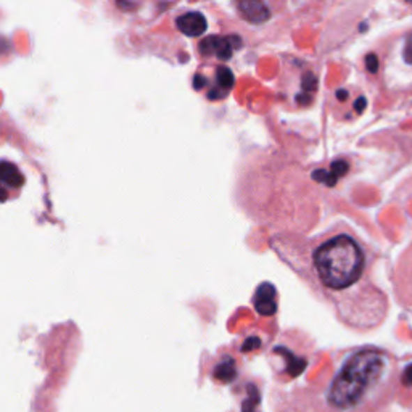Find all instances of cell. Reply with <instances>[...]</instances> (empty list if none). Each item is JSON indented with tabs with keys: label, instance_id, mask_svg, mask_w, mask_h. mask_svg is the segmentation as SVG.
I'll use <instances>...</instances> for the list:
<instances>
[{
	"label": "cell",
	"instance_id": "6da1fadb",
	"mask_svg": "<svg viewBox=\"0 0 412 412\" xmlns=\"http://www.w3.org/2000/svg\"><path fill=\"white\" fill-rule=\"evenodd\" d=\"M282 259L337 311L343 324L370 330L383 322L388 300L370 280L366 243L343 224L298 245L274 242Z\"/></svg>",
	"mask_w": 412,
	"mask_h": 412
},
{
	"label": "cell",
	"instance_id": "7a4b0ae2",
	"mask_svg": "<svg viewBox=\"0 0 412 412\" xmlns=\"http://www.w3.org/2000/svg\"><path fill=\"white\" fill-rule=\"evenodd\" d=\"M395 359L379 348L354 349L312 399L314 412H374L395 380Z\"/></svg>",
	"mask_w": 412,
	"mask_h": 412
},
{
	"label": "cell",
	"instance_id": "3957f363",
	"mask_svg": "<svg viewBox=\"0 0 412 412\" xmlns=\"http://www.w3.org/2000/svg\"><path fill=\"white\" fill-rule=\"evenodd\" d=\"M273 358L277 359V364H274L275 375H280L285 382L300 377L307 367L306 356H301V354L284 345H279L273 349Z\"/></svg>",
	"mask_w": 412,
	"mask_h": 412
},
{
	"label": "cell",
	"instance_id": "277c9868",
	"mask_svg": "<svg viewBox=\"0 0 412 412\" xmlns=\"http://www.w3.org/2000/svg\"><path fill=\"white\" fill-rule=\"evenodd\" d=\"M238 38H222V36H210L198 44V52L206 59H216L219 61H226L232 59L236 47L238 45Z\"/></svg>",
	"mask_w": 412,
	"mask_h": 412
},
{
	"label": "cell",
	"instance_id": "5b68a950",
	"mask_svg": "<svg viewBox=\"0 0 412 412\" xmlns=\"http://www.w3.org/2000/svg\"><path fill=\"white\" fill-rule=\"evenodd\" d=\"M210 77H213V84L206 89V97L210 100H222V98H226L231 93L234 84H236V77H234L232 70H229L224 65L216 66V70L213 71Z\"/></svg>",
	"mask_w": 412,
	"mask_h": 412
},
{
	"label": "cell",
	"instance_id": "8992f818",
	"mask_svg": "<svg viewBox=\"0 0 412 412\" xmlns=\"http://www.w3.org/2000/svg\"><path fill=\"white\" fill-rule=\"evenodd\" d=\"M253 307L259 316H274L277 312L279 306V295L275 287L269 282L261 284L253 295Z\"/></svg>",
	"mask_w": 412,
	"mask_h": 412
},
{
	"label": "cell",
	"instance_id": "52a82bcc",
	"mask_svg": "<svg viewBox=\"0 0 412 412\" xmlns=\"http://www.w3.org/2000/svg\"><path fill=\"white\" fill-rule=\"evenodd\" d=\"M236 8L245 22L253 24H263L270 18V7L266 2H257V0H242L236 2Z\"/></svg>",
	"mask_w": 412,
	"mask_h": 412
},
{
	"label": "cell",
	"instance_id": "ba28073f",
	"mask_svg": "<svg viewBox=\"0 0 412 412\" xmlns=\"http://www.w3.org/2000/svg\"><path fill=\"white\" fill-rule=\"evenodd\" d=\"M176 28L189 38H201L206 33L208 22L201 12H185L176 18Z\"/></svg>",
	"mask_w": 412,
	"mask_h": 412
},
{
	"label": "cell",
	"instance_id": "9c48e42d",
	"mask_svg": "<svg viewBox=\"0 0 412 412\" xmlns=\"http://www.w3.org/2000/svg\"><path fill=\"white\" fill-rule=\"evenodd\" d=\"M211 377L221 385L236 382L238 377V364L232 356H222L211 369Z\"/></svg>",
	"mask_w": 412,
	"mask_h": 412
},
{
	"label": "cell",
	"instance_id": "30bf717a",
	"mask_svg": "<svg viewBox=\"0 0 412 412\" xmlns=\"http://www.w3.org/2000/svg\"><path fill=\"white\" fill-rule=\"evenodd\" d=\"M346 171H348L346 161L338 160V161H335V163H332L330 169H321V171H317V173H314V179L319 181V182H324V184H327V185H335L338 177L345 176Z\"/></svg>",
	"mask_w": 412,
	"mask_h": 412
},
{
	"label": "cell",
	"instance_id": "8fae6325",
	"mask_svg": "<svg viewBox=\"0 0 412 412\" xmlns=\"http://www.w3.org/2000/svg\"><path fill=\"white\" fill-rule=\"evenodd\" d=\"M2 181L3 185H12L15 189H20L24 184V177L20 173L15 165H10L8 161L2 163Z\"/></svg>",
	"mask_w": 412,
	"mask_h": 412
},
{
	"label": "cell",
	"instance_id": "7c38bea8",
	"mask_svg": "<svg viewBox=\"0 0 412 412\" xmlns=\"http://www.w3.org/2000/svg\"><path fill=\"white\" fill-rule=\"evenodd\" d=\"M259 346H261L259 337H248L243 343L242 351L243 353H250V351H254V349H259Z\"/></svg>",
	"mask_w": 412,
	"mask_h": 412
},
{
	"label": "cell",
	"instance_id": "4fadbf2b",
	"mask_svg": "<svg viewBox=\"0 0 412 412\" xmlns=\"http://www.w3.org/2000/svg\"><path fill=\"white\" fill-rule=\"evenodd\" d=\"M403 56L404 61L408 65H412V33L406 38V44H404V50H403Z\"/></svg>",
	"mask_w": 412,
	"mask_h": 412
},
{
	"label": "cell",
	"instance_id": "5bb4252c",
	"mask_svg": "<svg viewBox=\"0 0 412 412\" xmlns=\"http://www.w3.org/2000/svg\"><path fill=\"white\" fill-rule=\"evenodd\" d=\"M366 65H367V70H369L370 73H377V70H379V61H377V56H375L374 54L367 55V59H366Z\"/></svg>",
	"mask_w": 412,
	"mask_h": 412
},
{
	"label": "cell",
	"instance_id": "9a60e30c",
	"mask_svg": "<svg viewBox=\"0 0 412 412\" xmlns=\"http://www.w3.org/2000/svg\"><path fill=\"white\" fill-rule=\"evenodd\" d=\"M403 382L408 385V387H412V363L409 364L408 367L404 369L403 372Z\"/></svg>",
	"mask_w": 412,
	"mask_h": 412
},
{
	"label": "cell",
	"instance_id": "2e32d148",
	"mask_svg": "<svg viewBox=\"0 0 412 412\" xmlns=\"http://www.w3.org/2000/svg\"><path fill=\"white\" fill-rule=\"evenodd\" d=\"M366 98L364 97H359L358 100H356V103H354V107H356V112H358V114H361L363 112H364V108H366Z\"/></svg>",
	"mask_w": 412,
	"mask_h": 412
}]
</instances>
